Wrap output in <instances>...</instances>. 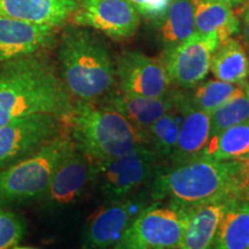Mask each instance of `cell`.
<instances>
[{"instance_id":"obj_1","label":"cell","mask_w":249,"mask_h":249,"mask_svg":"<svg viewBox=\"0 0 249 249\" xmlns=\"http://www.w3.org/2000/svg\"><path fill=\"white\" fill-rule=\"evenodd\" d=\"M249 161L216 160L200 156L157 167L150 181L154 202L169 200L189 208L245 198Z\"/></svg>"},{"instance_id":"obj_2","label":"cell","mask_w":249,"mask_h":249,"mask_svg":"<svg viewBox=\"0 0 249 249\" xmlns=\"http://www.w3.org/2000/svg\"><path fill=\"white\" fill-rule=\"evenodd\" d=\"M74 103L60 75L45 58L30 54L0 67V126L36 113L66 121Z\"/></svg>"},{"instance_id":"obj_3","label":"cell","mask_w":249,"mask_h":249,"mask_svg":"<svg viewBox=\"0 0 249 249\" xmlns=\"http://www.w3.org/2000/svg\"><path fill=\"white\" fill-rule=\"evenodd\" d=\"M58 61L62 82L77 101L101 99L117 83L110 49L87 27L65 28L59 40Z\"/></svg>"},{"instance_id":"obj_4","label":"cell","mask_w":249,"mask_h":249,"mask_svg":"<svg viewBox=\"0 0 249 249\" xmlns=\"http://www.w3.org/2000/svg\"><path fill=\"white\" fill-rule=\"evenodd\" d=\"M66 121L75 147L93 160L119 157L135 145L148 144L119 112L107 105L77 101Z\"/></svg>"},{"instance_id":"obj_5","label":"cell","mask_w":249,"mask_h":249,"mask_svg":"<svg viewBox=\"0 0 249 249\" xmlns=\"http://www.w3.org/2000/svg\"><path fill=\"white\" fill-rule=\"evenodd\" d=\"M73 147L71 134L62 130L34 155L0 170V208L39 201L55 170Z\"/></svg>"},{"instance_id":"obj_6","label":"cell","mask_w":249,"mask_h":249,"mask_svg":"<svg viewBox=\"0 0 249 249\" xmlns=\"http://www.w3.org/2000/svg\"><path fill=\"white\" fill-rule=\"evenodd\" d=\"M195 208L154 202L133 220L112 249H179Z\"/></svg>"},{"instance_id":"obj_7","label":"cell","mask_w":249,"mask_h":249,"mask_svg":"<svg viewBox=\"0 0 249 249\" xmlns=\"http://www.w3.org/2000/svg\"><path fill=\"white\" fill-rule=\"evenodd\" d=\"M158 160V156L148 144H138L119 157L95 160V180L108 201L120 200L151 181Z\"/></svg>"},{"instance_id":"obj_8","label":"cell","mask_w":249,"mask_h":249,"mask_svg":"<svg viewBox=\"0 0 249 249\" xmlns=\"http://www.w3.org/2000/svg\"><path fill=\"white\" fill-rule=\"evenodd\" d=\"M64 120L46 113L17 118L0 126V170L26 160L62 130Z\"/></svg>"},{"instance_id":"obj_9","label":"cell","mask_w":249,"mask_h":249,"mask_svg":"<svg viewBox=\"0 0 249 249\" xmlns=\"http://www.w3.org/2000/svg\"><path fill=\"white\" fill-rule=\"evenodd\" d=\"M150 194L129 195L108 201L89 218L82 235V249H112L139 213L149 205ZM151 200V198H150Z\"/></svg>"},{"instance_id":"obj_10","label":"cell","mask_w":249,"mask_h":249,"mask_svg":"<svg viewBox=\"0 0 249 249\" xmlns=\"http://www.w3.org/2000/svg\"><path fill=\"white\" fill-rule=\"evenodd\" d=\"M218 45L216 36L195 31L183 42L165 49L161 61L172 83L183 90L201 83L209 74L211 58Z\"/></svg>"},{"instance_id":"obj_11","label":"cell","mask_w":249,"mask_h":249,"mask_svg":"<svg viewBox=\"0 0 249 249\" xmlns=\"http://www.w3.org/2000/svg\"><path fill=\"white\" fill-rule=\"evenodd\" d=\"M114 64L120 91L154 98L171 91L173 83L161 59L139 51H124Z\"/></svg>"},{"instance_id":"obj_12","label":"cell","mask_w":249,"mask_h":249,"mask_svg":"<svg viewBox=\"0 0 249 249\" xmlns=\"http://www.w3.org/2000/svg\"><path fill=\"white\" fill-rule=\"evenodd\" d=\"M71 22L98 30L113 39L130 38L141 15L127 0H80L71 15Z\"/></svg>"},{"instance_id":"obj_13","label":"cell","mask_w":249,"mask_h":249,"mask_svg":"<svg viewBox=\"0 0 249 249\" xmlns=\"http://www.w3.org/2000/svg\"><path fill=\"white\" fill-rule=\"evenodd\" d=\"M95 160L74 144L52 177L48 188L39 198L43 208L64 209L79 200L92 180H95Z\"/></svg>"},{"instance_id":"obj_14","label":"cell","mask_w":249,"mask_h":249,"mask_svg":"<svg viewBox=\"0 0 249 249\" xmlns=\"http://www.w3.org/2000/svg\"><path fill=\"white\" fill-rule=\"evenodd\" d=\"M176 108L181 114V124L171 164L200 157L210 140V114L196 107L186 91L176 90Z\"/></svg>"},{"instance_id":"obj_15","label":"cell","mask_w":249,"mask_h":249,"mask_svg":"<svg viewBox=\"0 0 249 249\" xmlns=\"http://www.w3.org/2000/svg\"><path fill=\"white\" fill-rule=\"evenodd\" d=\"M55 40L54 27L0 14V62L35 54Z\"/></svg>"},{"instance_id":"obj_16","label":"cell","mask_w":249,"mask_h":249,"mask_svg":"<svg viewBox=\"0 0 249 249\" xmlns=\"http://www.w3.org/2000/svg\"><path fill=\"white\" fill-rule=\"evenodd\" d=\"M101 99L103 105L119 112L145 140L149 127L167 112L176 108V90L155 98L111 91Z\"/></svg>"},{"instance_id":"obj_17","label":"cell","mask_w":249,"mask_h":249,"mask_svg":"<svg viewBox=\"0 0 249 249\" xmlns=\"http://www.w3.org/2000/svg\"><path fill=\"white\" fill-rule=\"evenodd\" d=\"M77 4V0H0V14L57 28L71 18Z\"/></svg>"},{"instance_id":"obj_18","label":"cell","mask_w":249,"mask_h":249,"mask_svg":"<svg viewBox=\"0 0 249 249\" xmlns=\"http://www.w3.org/2000/svg\"><path fill=\"white\" fill-rule=\"evenodd\" d=\"M210 249H249V203L246 198L226 204Z\"/></svg>"},{"instance_id":"obj_19","label":"cell","mask_w":249,"mask_h":249,"mask_svg":"<svg viewBox=\"0 0 249 249\" xmlns=\"http://www.w3.org/2000/svg\"><path fill=\"white\" fill-rule=\"evenodd\" d=\"M195 31L216 36L220 42L231 38L240 30V20L229 6L208 0H193Z\"/></svg>"},{"instance_id":"obj_20","label":"cell","mask_w":249,"mask_h":249,"mask_svg":"<svg viewBox=\"0 0 249 249\" xmlns=\"http://www.w3.org/2000/svg\"><path fill=\"white\" fill-rule=\"evenodd\" d=\"M210 71L217 80L224 82L240 83L249 79V54L246 46L236 38L220 42L211 58Z\"/></svg>"},{"instance_id":"obj_21","label":"cell","mask_w":249,"mask_h":249,"mask_svg":"<svg viewBox=\"0 0 249 249\" xmlns=\"http://www.w3.org/2000/svg\"><path fill=\"white\" fill-rule=\"evenodd\" d=\"M227 203H210L195 208L179 249H210Z\"/></svg>"},{"instance_id":"obj_22","label":"cell","mask_w":249,"mask_h":249,"mask_svg":"<svg viewBox=\"0 0 249 249\" xmlns=\"http://www.w3.org/2000/svg\"><path fill=\"white\" fill-rule=\"evenodd\" d=\"M202 156L216 160L249 161V120L213 136Z\"/></svg>"},{"instance_id":"obj_23","label":"cell","mask_w":249,"mask_h":249,"mask_svg":"<svg viewBox=\"0 0 249 249\" xmlns=\"http://www.w3.org/2000/svg\"><path fill=\"white\" fill-rule=\"evenodd\" d=\"M158 24L160 42L165 49L189 38L195 33L193 0H172Z\"/></svg>"},{"instance_id":"obj_24","label":"cell","mask_w":249,"mask_h":249,"mask_svg":"<svg viewBox=\"0 0 249 249\" xmlns=\"http://www.w3.org/2000/svg\"><path fill=\"white\" fill-rule=\"evenodd\" d=\"M247 83L248 81L240 85H234V83L224 82L217 79L209 80L207 82L202 81L201 83L191 89V92L187 93L196 107L211 114L230 99L244 92Z\"/></svg>"},{"instance_id":"obj_25","label":"cell","mask_w":249,"mask_h":249,"mask_svg":"<svg viewBox=\"0 0 249 249\" xmlns=\"http://www.w3.org/2000/svg\"><path fill=\"white\" fill-rule=\"evenodd\" d=\"M181 114L174 110L157 119L147 130L148 145L158 158H170L178 141Z\"/></svg>"},{"instance_id":"obj_26","label":"cell","mask_w":249,"mask_h":249,"mask_svg":"<svg viewBox=\"0 0 249 249\" xmlns=\"http://www.w3.org/2000/svg\"><path fill=\"white\" fill-rule=\"evenodd\" d=\"M249 120V82L245 91L210 114V139L234 124Z\"/></svg>"},{"instance_id":"obj_27","label":"cell","mask_w":249,"mask_h":249,"mask_svg":"<svg viewBox=\"0 0 249 249\" xmlns=\"http://www.w3.org/2000/svg\"><path fill=\"white\" fill-rule=\"evenodd\" d=\"M26 234V223L6 208H0V249H12Z\"/></svg>"},{"instance_id":"obj_28","label":"cell","mask_w":249,"mask_h":249,"mask_svg":"<svg viewBox=\"0 0 249 249\" xmlns=\"http://www.w3.org/2000/svg\"><path fill=\"white\" fill-rule=\"evenodd\" d=\"M141 17L160 23L172 0H127Z\"/></svg>"},{"instance_id":"obj_29","label":"cell","mask_w":249,"mask_h":249,"mask_svg":"<svg viewBox=\"0 0 249 249\" xmlns=\"http://www.w3.org/2000/svg\"><path fill=\"white\" fill-rule=\"evenodd\" d=\"M242 30H244L245 44L249 54V4L242 6Z\"/></svg>"},{"instance_id":"obj_30","label":"cell","mask_w":249,"mask_h":249,"mask_svg":"<svg viewBox=\"0 0 249 249\" xmlns=\"http://www.w3.org/2000/svg\"><path fill=\"white\" fill-rule=\"evenodd\" d=\"M208 1L219 2V4L226 5V6H229V7H231V8L234 9V8L241 7V5L244 4L245 0H208Z\"/></svg>"},{"instance_id":"obj_31","label":"cell","mask_w":249,"mask_h":249,"mask_svg":"<svg viewBox=\"0 0 249 249\" xmlns=\"http://www.w3.org/2000/svg\"><path fill=\"white\" fill-rule=\"evenodd\" d=\"M245 198L247 200V202L249 203V181H248V185L246 187V191H245Z\"/></svg>"},{"instance_id":"obj_32","label":"cell","mask_w":249,"mask_h":249,"mask_svg":"<svg viewBox=\"0 0 249 249\" xmlns=\"http://www.w3.org/2000/svg\"><path fill=\"white\" fill-rule=\"evenodd\" d=\"M12 249H35V248H30V247H17V246H15V247H13Z\"/></svg>"},{"instance_id":"obj_33","label":"cell","mask_w":249,"mask_h":249,"mask_svg":"<svg viewBox=\"0 0 249 249\" xmlns=\"http://www.w3.org/2000/svg\"><path fill=\"white\" fill-rule=\"evenodd\" d=\"M247 4H249V0H245V1H244V4H242V5H241V7H242V6L247 5Z\"/></svg>"}]
</instances>
